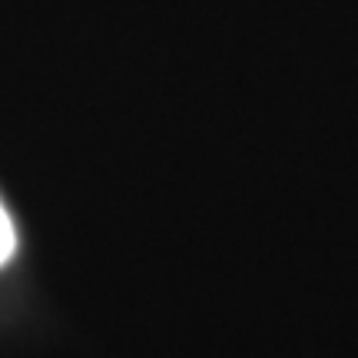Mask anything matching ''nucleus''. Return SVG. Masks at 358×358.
I'll use <instances>...</instances> for the list:
<instances>
[{"instance_id":"f257e3e1","label":"nucleus","mask_w":358,"mask_h":358,"mask_svg":"<svg viewBox=\"0 0 358 358\" xmlns=\"http://www.w3.org/2000/svg\"><path fill=\"white\" fill-rule=\"evenodd\" d=\"M13 249H17V232H13V219H10V213L3 209V203H0V266H3V262L13 256Z\"/></svg>"}]
</instances>
